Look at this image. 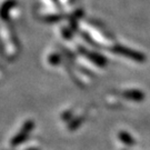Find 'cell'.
I'll list each match as a JSON object with an SVG mask.
<instances>
[{"label":"cell","mask_w":150,"mask_h":150,"mask_svg":"<svg viewBox=\"0 0 150 150\" xmlns=\"http://www.w3.org/2000/svg\"><path fill=\"white\" fill-rule=\"evenodd\" d=\"M119 138H120V140L122 141L125 145L127 146H132L134 144V140L132 139V137L129 134H127V132H125V131H121L119 134Z\"/></svg>","instance_id":"obj_5"},{"label":"cell","mask_w":150,"mask_h":150,"mask_svg":"<svg viewBox=\"0 0 150 150\" xmlns=\"http://www.w3.org/2000/svg\"><path fill=\"white\" fill-rule=\"evenodd\" d=\"M112 50L115 51V54H122V56L129 57V58H131V59H134V60H137V61H142V60H144V58H145L142 54H138V52H136V51H132V50H130V49L120 47V46L115 47Z\"/></svg>","instance_id":"obj_2"},{"label":"cell","mask_w":150,"mask_h":150,"mask_svg":"<svg viewBox=\"0 0 150 150\" xmlns=\"http://www.w3.org/2000/svg\"><path fill=\"white\" fill-rule=\"evenodd\" d=\"M123 98L134 100V101H140L144 99V93L139 90H127L122 93Z\"/></svg>","instance_id":"obj_3"},{"label":"cell","mask_w":150,"mask_h":150,"mask_svg":"<svg viewBox=\"0 0 150 150\" xmlns=\"http://www.w3.org/2000/svg\"><path fill=\"white\" fill-rule=\"evenodd\" d=\"M85 51V54H86L87 57L91 59L95 64H97L98 66H105L106 64V59L101 57L100 54H90V52H88L86 50H83Z\"/></svg>","instance_id":"obj_4"},{"label":"cell","mask_w":150,"mask_h":150,"mask_svg":"<svg viewBox=\"0 0 150 150\" xmlns=\"http://www.w3.org/2000/svg\"><path fill=\"white\" fill-rule=\"evenodd\" d=\"M33 127H35L33 121H31V120L26 121L25 125L22 126V128L20 129V131L13 137V139L11 140V145L13 146V147H16V146L22 144V142L29 137V134H30V132L32 131Z\"/></svg>","instance_id":"obj_1"}]
</instances>
